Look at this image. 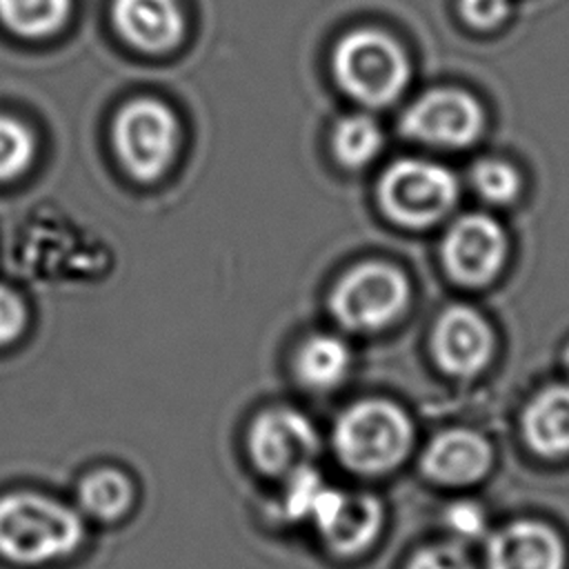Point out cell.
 <instances>
[{"instance_id":"obj_8","label":"cell","mask_w":569,"mask_h":569,"mask_svg":"<svg viewBox=\"0 0 569 569\" xmlns=\"http://www.w3.org/2000/svg\"><path fill=\"white\" fill-rule=\"evenodd\" d=\"M509 258V236L500 220L485 211L456 218L440 242L445 271L465 287H485L496 280Z\"/></svg>"},{"instance_id":"obj_4","label":"cell","mask_w":569,"mask_h":569,"mask_svg":"<svg viewBox=\"0 0 569 569\" xmlns=\"http://www.w3.org/2000/svg\"><path fill=\"white\" fill-rule=\"evenodd\" d=\"M413 442L407 413L393 402L362 400L336 422L333 447L345 467L358 473H385L398 467Z\"/></svg>"},{"instance_id":"obj_3","label":"cell","mask_w":569,"mask_h":569,"mask_svg":"<svg viewBox=\"0 0 569 569\" xmlns=\"http://www.w3.org/2000/svg\"><path fill=\"white\" fill-rule=\"evenodd\" d=\"M376 198L393 224L427 229L453 211L460 182L449 167L436 160L398 158L380 173Z\"/></svg>"},{"instance_id":"obj_9","label":"cell","mask_w":569,"mask_h":569,"mask_svg":"<svg viewBox=\"0 0 569 569\" xmlns=\"http://www.w3.org/2000/svg\"><path fill=\"white\" fill-rule=\"evenodd\" d=\"M253 465L269 476H289L309 465L318 449V433L309 418L293 409H269L249 429Z\"/></svg>"},{"instance_id":"obj_22","label":"cell","mask_w":569,"mask_h":569,"mask_svg":"<svg viewBox=\"0 0 569 569\" xmlns=\"http://www.w3.org/2000/svg\"><path fill=\"white\" fill-rule=\"evenodd\" d=\"M325 487L327 485L322 482L320 473L311 465L300 467L298 471L289 473L284 498H282V513L293 520L309 518L313 511V505L320 498Z\"/></svg>"},{"instance_id":"obj_19","label":"cell","mask_w":569,"mask_h":569,"mask_svg":"<svg viewBox=\"0 0 569 569\" xmlns=\"http://www.w3.org/2000/svg\"><path fill=\"white\" fill-rule=\"evenodd\" d=\"M71 0H0V22L22 38H47L69 18Z\"/></svg>"},{"instance_id":"obj_21","label":"cell","mask_w":569,"mask_h":569,"mask_svg":"<svg viewBox=\"0 0 569 569\" xmlns=\"http://www.w3.org/2000/svg\"><path fill=\"white\" fill-rule=\"evenodd\" d=\"M33 151L36 140L31 129L22 120L0 113V182L24 173L33 160Z\"/></svg>"},{"instance_id":"obj_10","label":"cell","mask_w":569,"mask_h":569,"mask_svg":"<svg viewBox=\"0 0 569 569\" xmlns=\"http://www.w3.org/2000/svg\"><path fill=\"white\" fill-rule=\"evenodd\" d=\"M318 533L336 553L367 549L382 527V507L369 493H347L325 487L309 516Z\"/></svg>"},{"instance_id":"obj_11","label":"cell","mask_w":569,"mask_h":569,"mask_svg":"<svg viewBox=\"0 0 569 569\" xmlns=\"http://www.w3.org/2000/svg\"><path fill=\"white\" fill-rule=\"evenodd\" d=\"M431 347L447 373L469 378L491 360L496 336L480 311L467 305H451L436 320Z\"/></svg>"},{"instance_id":"obj_14","label":"cell","mask_w":569,"mask_h":569,"mask_svg":"<svg viewBox=\"0 0 569 569\" xmlns=\"http://www.w3.org/2000/svg\"><path fill=\"white\" fill-rule=\"evenodd\" d=\"M491 460V445L480 433L449 429L429 442L422 456V469L438 482L469 485L489 471Z\"/></svg>"},{"instance_id":"obj_13","label":"cell","mask_w":569,"mask_h":569,"mask_svg":"<svg viewBox=\"0 0 569 569\" xmlns=\"http://www.w3.org/2000/svg\"><path fill=\"white\" fill-rule=\"evenodd\" d=\"M565 560L560 536L533 520L502 527L487 545V569H565Z\"/></svg>"},{"instance_id":"obj_15","label":"cell","mask_w":569,"mask_h":569,"mask_svg":"<svg viewBox=\"0 0 569 569\" xmlns=\"http://www.w3.org/2000/svg\"><path fill=\"white\" fill-rule=\"evenodd\" d=\"M525 440L538 456L560 458L569 453V385L542 389L525 411Z\"/></svg>"},{"instance_id":"obj_18","label":"cell","mask_w":569,"mask_h":569,"mask_svg":"<svg viewBox=\"0 0 569 569\" xmlns=\"http://www.w3.org/2000/svg\"><path fill=\"white\" fill-rule=\"evenodd\" d=\"M78 502L84 513L98 520H116L133 502L131 480L116 469H98L78 485Z\"/></svg>"},{"instance_id":"obj_1","label":"cell","mask_w":569,"mask_h":569,"mask_svg":"<svg viewBox=\"0 0 569 569\" xmlns=\"http://www.w3.org/2000/svg\"><path fill=\"white\" fill-rule=\"evenodd\" d=\"M84 527L76 509L33 491L0 498V556L18 565H44L78 549Z\"/></svg>"},{"instance_id":"obj_26","label":"cell","mask_w":569,"mask_h":569,"mask_svg":"<svg viewBox=\"0 0 569 569\" xmlns=\"http://www.w3.org/2000/svg\"><path fill=\"white\" fill-rule=\"evenodd\" d=\"M445 522L447 527L458 536V538H465V540H473V538H480L487 529V518H485V511L473 505V502H456L447 509L445 513Z\"/></svg>"},{"instance_id":"obj_2","label":"cell","mask_w":569,"mask_h":569,"mask_svg":"<svg viewBox=\"0 0 569 569\" xmlns=\"http://www.w3.org/2000/svg\"><path fill=\"white\" fill-rule=\"evenodd\" d=\"M331 73L351 100L380 109L405 93L411 64L405 47L389 31L358 27L338 38L331 53Z\"/></svg>"},{"instance_id":"obj_16","label":"cell","mask_w":569,"mask_h":569,"mask_svg":"<svg viewBox=\"0 0 569 569\" xmlns=\"http://www.w3.org/2000/svg\"><path fill=\"white\" fill-rule=\"evenodd\" d=\"M298 380L313 391L336 389L349 373L351 351L347 342L331 333L309 336L293 360Z\"/></svg>"},{"instance_id":"obj_20","label":"cell","mask_w":569,"mask_h":569,"mask_svg":"<svg viewBox=\"0 0 569 569\" xmlns=\"http://www.w3.org/2000/svg\"><path fill=\"white\" fill-rule=\"evenodd\" d=\"M469 184L491 207H505L518 200L522 191L520 171L505 158H480L469 169Z\"/></svg>"},{"instance_id":"obj_27","label":"cell","mask_w":569,"mask_h":569,"mask_svg":"<svg viewBox=\"0 0 569 569\" xmlns=\"http://www.w3.org/2000/svg\"><path fill=\"white\" fill-rule=\"evenodd\" d=\"M565 365H567V371H569V347H567V351H565Z\"/></svg>"},{"instance_id":"obj_5","label":"cell","mask_w":569,"mask_h":569,"mask_svg":"<svg viewBox=\"0 0 569 569\" xmlns=\"http://www.w3.org/2000/svg\"><path fill=\"white\" fill-rule=\"evenodd\" d=\"M409 305V280L391 262L365 260L340 276L329 296L331 316L349 331L389 327Z\"/></svg>"},{"instance_id":"obj_24","label":"cell","mask_w":569,"mask_h":569,"mask_svg":"<svg viewBox=\"0 0 569 569\" xmlns=\"http://www.w3.org/2000/svg\"><path fill=\"white\" fill-rule=\"evenodd\" d=\"M409 569H476L469 553L460 545H429L420 549Z\"/></svg>"},{"instance_id":"obj_25","label":"cell","mask_w":569,"mask_h":569,"mask_svg":"<svg viewBox=\"0 0 569 569\" xmlns=\"http://www.w3.org/2000/svg\"><path fill=\"white\" fill-rule=\"evenodd\" d=\"M27 327V307L22 298L0 284V345L13 342Z\"/></svg>"},{"instance_id":"obj_12","label":"cell","mask_w":569,"mask_h":569,"mask_svg":"<svg viewBox=\"0 0 569 569\" xmlns=\"http://www.w3.org/2000/svg\"><path fill=\"white\" fill-rule=\"evenodd\" d=\"M111 20L120 38L144 53L176 49L187 31L178 0H113Z\"/></svg>"},{"instance_id":"obj_17","label":"cell","mask_w":569,"mask_h":569,"mask_svg":"<svg viewBox=\"0 0 569 569\" xmlns=\"http://www.w3.org/2000/svg\"><path fill=\"white\" fill-rule=\"evenodd\" d=\"M385 144L382 127L369 113H347L331 129L333 158L347 169L371 164Z\"/></svg>"},{"instance_id":"obj_7","label":"cell","mask_w":569,"mask_h":569,"mask_svg":"<svg viewBox=\"0 0 569 569\" xmlns=\"http://www.w3.org/2000/svg\"><path fill=\"white\" fill-rule=\"evenodd\" d=\"M405 138L433 149L471 147L485 129V111L476 96L458 87L420 93L400 116Z\"/></svg>"},{"instance_id":"obj_23","label":"cell","mask_w":569,"mask_h":569,"mask_svg":"<svg viewBox=\"0 0 569 569\" xmlns=\"http://www.w3.org/2000/svg\"><path fill=\"white\" fill-rule=\"evenodd\" d=\"M511 11V0H458V13L460 18L478 29V31H491L500 27Z\"/></svg>"},{"instance_id":"obj_6","label":"cell","mask_w":569,"mask_h":569,"mask_svg":"<svg viewBox=\"0 0 569 569\" xmlns=\"http://www.w3.org/2000/svg\"><path fill=\"white\" fill-rule=\"evenodd\" d=\"M178 118L158 98H133L120 107L111 124V142L122 169L140 180H158L178 149Z\"/></svg>"}]
</instances>
